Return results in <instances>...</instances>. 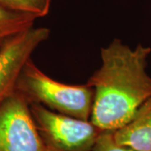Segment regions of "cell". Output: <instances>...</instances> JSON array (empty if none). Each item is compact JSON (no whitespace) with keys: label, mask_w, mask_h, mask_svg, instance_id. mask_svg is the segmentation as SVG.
<instances>
[{"label":"cell","mask_w":151,"mask_h":151,"mask_svg":"<svg viewBox=\"0 0 151 151\" xmlns=\"http://www.w3.org/2000/svg\"><path fill=\"white\" fill-rule=\"evenodd\" d=\"M30 111L47 151H91L103 132L91 122L31 103Z\"/></svg>","instance_id":"3957f363"},{"label":"cell","mask_w":151,"mask_h":151,"mask_svg":"<svg viewBox=\"0 0 151 151\" xmlns=\"http://www.w3.org/2000/svg\"><path fill=\"white\" fill-rule=\"evenodd\" d=\"M0 151H47L29 103L16 92L0 105Z\"/></svg>","instance_id":"277c9868"},{"label":"cell","mask_w":151,"mask_h":151,"mask_svg":"<svg viewBox=\"0 0 151 151\" xmlns=\"http://www.w3.org/2000/svg\"><path fill=\"white\" fill-rule=\"evenodd\" d=\"M91 151H136L129 146L119 144L113 134V131H103L98 136Z\"/></svg>","instance_id":"9c48e42d"},{"label":"cell","mask_w":151,"mask_h":151,"mask_svg":"<svg viewBox=\"0 0 151 151\" xmlns=\"http://www.w3.org/2000/svg\"><path fill=\"white\" fill-rule=\"evenodd\" d=\"M150 53V47L132 49L119 39L101 49L102 65L86 82L94 92L90 120L101 131L122 129L151 97Z\"/></svg>","instance_id":"6da1fadb"},{"label":"cell","mask_w":151,"mask_h":151,"mask_svg":"<svg viewBox=\"0 0 151 151\" xmlns=\"http://www.w3.org/2000/svg\"><path fill=\"white\" fill-rule=\"evenodd\" d=\"M36 19L30 14L9 10L0 4V47L10 38L34 27Z\"/></svg>","instance_id":"52a82bcc"},{"label":"cell","mask_w":151,"mask_h":151,"mask_svg":"<svg viewBox=\"0 0 151 151\" xmlns=\"http://www.w3.org/2000/svg\"><path fill=\"white\" fill-rule=\"evenodd\" d=\"M0 4L9 10L40 18L48 14L50 0H0Z\"/></svg>","instance_id":"ba28073f"},{"label":"cell","mask_w":151,"mask_h":151,"mask_svg":"<svg viewBox=\"0 0 151 151\" xmlns=\"http://www.w3.org/2000/svg\"><path fill=\"white\" fill-rule=\"evenodd\" d=\"M116 141L136 151H151V97L122 129L113 132Z\"/></svg>","instance_id":"8992f818"},{"label":"cell","mask_w":151,"mask_h":151,"mask_svg":"<svg viewBox=\"0 0 151 151\" xmlns=\"http://www.w3.org/2000/svg\"><path fill=\"white\" fill-rule=\"evenodd\" d=\"M50 35L47 28H31L0 47V105L16 91L22 70L38 46Z\"/></svg>","instance_id":"5b68a950"},{"label":"cell","mask_w":151,"mask_h":151,"mask_svg":"<svg viewBox=\"0 0 151 151\" xmlns=\"http://www.w3.org/2000/svg\"><path fill=\"white\" fill-rule=\"evenodd\" d=\"M16 92L29 104L38 103L49 109L76 119L90 120L94 92L87 83L68 85L50 78L29 59L17 82Z\"/></svg>","instance_id":"7a4b0ae2"}]
</instances>
